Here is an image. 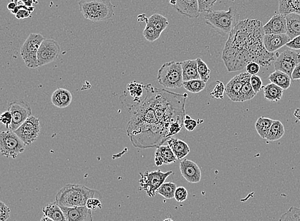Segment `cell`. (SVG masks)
Masks as SVG:
<instances>
[{"mask_svg": "<svg viewBox=\"0 0 300 221\" xmlns=\"http://www.w3.org/2000/svg\"><path fill=\"white\" fill-rule=\"evenodd\" d=\"M131 98L126 104L130 114L126 132L135 147L157 148L183 130L187 94L148 84L142 97Z\"/></svg>", "mask_w": 300, "mask_h": 221, "instance_id": "1", "label": "cell"}, {"mask_svg": "<svg viewBox=\"0 0 300 221\" xmlns=\"http://www.w3.org/2000/svg\"><path fill=\"white\" fill-rule=\"evenodd\" d=\"M264 35L263 23L259 20L239 21L229 34L221 56L228 72L241 71L249 62L265 68L271 66L274 54L264 47Z\"/></svg>", "mask_w": 300, "mask_h": 221, "instance_id": "2", "label": "cell"}, {"mask_svg": "<svg viewBox=\"0 0 300 221\" xmlns=\"http://www.w3.org/2000/svg\"><path fill=\"white\" fill-rule=\"evenodd\" d=\"M96 197L103 200L99 191L90 189L83 185H65L55 196V202L60 207H74L85 206L90 198Z\"/></svg>", "mask_w": 300, "mask_h": 221, "instance_id": "3", "label": "cell"}, {"mask_svg": "<svg viewBox=\"0 0 300 221\" xmlns=\"http://www.w3.org/2000/svg\"><path fill=\"white\" fill-rule=\"evenodd\" d=\"M206 24L218 34L227 36L239 21L238 10L233 7L226 11H211L204 16Z\"/></svg>", "mask_w": 300, "mask_h": 221, "instance_id": "4", "label": "cell"}, {"mask_svg": "<svg viewBox=\"0 0 300 221\" xmlns=\"http://www.w3.org/2000/svg\"><path fill=\"white\" fill-rule=\"evenodd\" d=\"M78 6L83 17L94 22L107 21L114 15L111 0H80Z\"/></svg>", "mask_w": 300, "mask_h": 221, "instance_id": "5", "label": "cell"}, {"mask_svg": "<svg viewBox=\"0 0 300 221\" xmlns=\"http://www.w3.org/2000/svg\"><path fill=\"white\" fill-rule=\"evenodd\" d=\"M159 84L169 89H179L183 86L182 66L181 62H165L158 70Z\"/></svg>", "mask_w": 300, "mask_h": 221, "instance_id": "6", "label": "cell"}, {"mask_svg": "<svg viewBox=\"0 0 300 221\" xmlns=\"http://www.w3.org/2000/svg\"><path fill=\"white\" fill-rule=\"evenodd\" d=\"M44 40V38L42 35L32 33L22 44L20 50V54L29 69H35L39 67L37 61V54L40 44Z\"/></svg>", "mask_w": 300, "mask_h": 221, "instance_id": "7", "label": "cell"}, {"mask_svg": "<svg viewBox=\"0 0 300 221\" xmlns=\"http://www.w3.org/2000/svg\"><path fill=\"white\" fill-rule=\"evenodd\" d=\"M25 147L26 145L13 131H5L0 135V150L4 156L16 159L24 151Z\"/></svg>", "mask_w": 300, "mask_h": 221, "instance_id": "8", "label": "cell"}, {"mask_svg": "<svg viewBox=\"0 0 300 221\" xmlns=\"http://www.w3.org/2000/svg\"><path fill=\"white\" fill-rule=\"evenodd\" d=\"M172 173V171H168L165 173L161 172V170L153 172L147 171L144 173H140V190L144 191L148 197H155L156 194H158L159 188Z\"/></svg>", "mask_w": 300, "mask_h": 221, "instance_id": "9", "label": "cell"}, {"mask_svg": "<svg viewBox=\"0 0 300 221\" xmlns=\"http://www.w3.org/2000/svg\"><path fill=\"white\" fill-rule=\"evenodd\" d=\"M8 110L12 115V122L9 130L13 132L32 115L31 107L24 100H16L10 102Z\"/></svg>", "mask_w": 300, "mask_h": 221, "instance_id": "10", "label": "cell"}, {"mask_svg": "<svg viewBox=\"0 0 300 221\" xmlns=\"http://www.w3.org/2000/svg\"><path fill=\"white\" fill-rule=\"evenodd\" d=\"M14 132L26 146H29L36 141L39 137L40 132V120L31 115Z\"/></svg>", "mask_w": 300, "mask_h": 221, "instance_id": "11", "label": "cell"}, {"mask_svg": "<svg viewBox=\"0 0 300 221\" xmlns=\"http://www.w3.org/2000/svg\"><path fill=\"white\" fill-rule=\"evenodd\" d=\"M60 47L59 43L54 39H44L40 44L37 54L39 67L52 64L59 57Z\"/></svg>", "mask_w": 300, "mask_h": 221, "instance_id": "12", "label": "cell"}, {"mask_svg": "<svg viewBox=\"0 0 300 221\" xmlns=\"http://www.w3.org/2000/svg\"><path fill=\"white\" fill-rule=\"evenodd\" d=\"M300 62V54L299 52L286 50L280 54L274 61V67L276 70H279L286 73L291 77L292 73L295 67Z\"/></svg>", "mask_w": 300, "mask_h": 221, "instance_id": "13", "label": "cell"}, {"mask_svg": "<svg viewBox=\"0 0 300 221\" xmlns=\"http://www.w3.org/2000/svg\"><path fill=\"white\" fill-rule=\"evenodd\" d=\"M252 75L246 73H241L234 77L226 85L225 92L229 99L234 102H238V97L242 88Z\"/></svg>", "mask_w": 300, "mask_h": 221, "instance_id": "14", "label": "cell"}, {"mask_svg": "<svg viewBox=\"0 0 300 221\" xmlns=\"http://www.w3.org/2000/svg\"><path fill=\"white\" fill-rule=\"evenodd\" d=\"M169 3L183 16L191 19L200 16L198 0H169Z\"/></svg>", "mask_w": 300, "mask_h": 221, "instance_id": "15", "label": "cell"}, {"mask_svg": "<svg viewBox=\"0 0 300 221\" xmlns=\"http://www.w3.org/2000/svg\"><path fill=\"white\" fill-rule=\"evenodd\" d=\"M60 207L64 212L65 219L67 221H92L94 220L92 217V210L89 209L86 205L74 207Z\"/></svg>", "mask_w": 300, "mask_h": 221, "instance_id": "16", "label": "cell"}, {"mask_svg": "<svg viewBox=\"0 0 300 221\" xmlns=\"http://www.w3.org/2000/svg\"><path fill=\"white\" fill-rule=\"evenodd\" d=\"M180 171L183 177L188 182L195 184L201 180L202 172L196 163L189 160L181 161L180 163Z\"/></svg>", "mask_w": 300, "mask_h": 221, "instance_id": "17", "label": "cell"}, {"mask_svg": "<svg viewBox=\"0 0 300 221\" xmlns=\"http://www.w3.org/2000/svg\"><path fill=\"white\" fill-rule=\"evenodd\" d=\"M263 29L265 35L286 34L287 27L286 15H274L271 19L264 25Z\"/></svg>", "mask_w": 300, "mask_h": 221, "instance_id": "18", "label": "cell"}, {"mask_svg": "<svg viewBox=\"0 0 300 221\" xmlns=\"http://www.w3.org/2000/svg\"><path fill=\"white\" fill-rule=\"evenodd\" d=\"M291 39L287 34L264 35V45L267 51L274 52L282 48Z\"/></svg>", "mask_w": 300, "mask_h": 221, "instance_id": "19", "label": "cell"}, {"mask_svg": "<svg viewBox=\"0 0 300 221\" xmlns=\"http://www.w3.org/2000/svg\"><path fill=\"white\" fill-rule=\"evenodd\" d=\"M174 153L169 147V145H161L157 147L155 152V163L157 167L164 165H170L178 162Z\"/></svg>", "mask_w": 300, "mask_h": 221, "instance_id": "20", "label": "cell"}, {"mask_svg": "<svg viewBox=\"0 0 300 221\" xmlns=\"http://www.w3.org/2000/svg\"><path fill=\"white\" fill-rule=\"evenodd\" d=\"M51 100L55 107L64 109L69 107L72 101L71 92L64 88H59L53 93Z\"/></svg>", "mask_w": 300, "mask_h": 221, "instance_id": "21", "label": "cell"}, {"mask_svg": "<svg viewBox=\"0 0 300 221\" xmlns=\"http://www.w3.org/2000/svg\"><path fill=\"white\" fill-rule=\"evenodd\" d=\"M167 144L178 160H183L190 152V147L187 143L177 138L170 137L167 140Z\"/></svg>", "mask_w": 300, "mask_h": 221, "instance_id": "22", "label": "cell"}, {"mask_svg": "<svg viewBox=\"0 0 300 221\" xmlns=\"http://www.w3.org/2000/svg\"><path fill=\"white\" fill-rule=\"evenodd\" d=\"M182 66L184 82L201 79L198 72L197 61L196 59L186 60L181 62Z\"/></svg>", "mask_w": 300, "mask_h": 221, "instance_id": "23", "label": "cell"}, {"mask_svg": "<svg viewBox=\"0 0 300 221\" xmlns=\"http://www.w3.org/2000/svg\"><path fill=\"white\" fill-rule=\"evenodd\" d=\"M287 30L286 34L293 39L300 35V14L291 13L286 15Z\"/></svg>", "mask_w": 300, "mask_h": 221, "instance_id": "24", "label": "cell"}, {"mask_svg": "<svg viewBox=\"0 0 300 221\" xmlns=\"http://www.w3.org/2000/svg\"><path fill=\"white\" fill-rule=\"evenodd\" d=\"M264 97L266 100L271 102H279L283 96L284 90L279 85L271 82L263 87Z\"/></svg>", "mask_w": 300, "mask_h": 221, "instance_id": "25", "label": "cell"}, {"mask_svg": "<svg viewBox=\"0 0 300 221\" xmlns=\"http://www.w3.org/2000/svg\"><path fill=\"white\" fill-rule=\"evenodd\" d=\"M269 81L274 83L279 86L281 87L284 90L288 89L291 86L292 83V78L290 77L286 73L276 70L272 73L268 77Z\"/></svg>", "mask_w": 300, "mask_h": 221, "instance_id": "26", "label": "cell"}, {"mask_svg": "<svg viewBox=\"0 0 300 221\" xmlns=\"http://www.w3.org/2000/svg\"><path fill=\"white\" fill-rule=\"evenodd\" d=\"M42 212L53 221L66 220L61 207L56 202L47 204L42 208Z\"/></svg>", "mask_w": 300, "mask_h": 221, "instance_id": "27", "label": "cell"}, {"mask_svg": "<svg viewBox=\"0 0 300 221\" xmlns=\"http://www.w3.org/2000/svg\"><path fill=\"white\" fill-rule=\"evenodd\" d=\"M279 11L280 14H300V0H279Z\"/></svg>", "mask_w": 300, "mask_h": 221, "instance_id": "28", "label": "cell"}, {"mask_svg": "<svg viewBox=\"0 0 300 221\" xmlns=\"http://www.w3.org/2000/svg\"><path fill=\"white\" fill-rule=\"evenodd\" d=\"M285 134L284 125L279 120H273L266 139L268 141H277L284 136Z\"/></svg>", "mask_w": 300, "mask_h": 221, "instance_id": "29", "label": "cell"}, {"mask_svg": "<svg viewBox=\"0 0 300 221\" xmlns=\"http://www.w3.org/2000/svg\"><path fill=\"white\" fill-rule=\"evenodd\" d=\"M273 120L266 117H260L257 120L255 127L262 139H266Z\"/></svg>", "mask_w": 300, "mask_h": 221, "instance_id": "30", "label": "cell"}, {"mask_svg": "<svg viewBox=\"0 0 300 221\" xmlns=\"http://www.w3.org/2000/svg\"><path fill=\"white\" fill-rule=\"evenodd\" d=\"M147 23L152 25L161 34L169 24L168 19L165 16L159 14L152 15L149 18L147 19Z\"/></svg>", "mask_w": 300, "mask_h": 221, "instance_id": "31", "label": "cell"}, {"mask_svg": "<svg viewBox=\"0 0 300 221\" xmlns=\"http://www.w3.org/2000/svg\"><path fill=\"white\" fill-rule=\"evenodd\" d=\"M225 90L226 86L223 82L216 80L209 85L208 93L212 99L223 100Z\"/></svg>", "mask_w": 300, "mask_h": 221, "instance_id": "32", "label": "cell"}, {"mask_svg": "<svg viewBox=\"0 0 300 221\" xmlns=\"http://www.w3.org/2000/svg\"><path fill=\"white\" fill-rule=\"evenodd\" d=\"M206 82L201 79L188 80L183 82V87L191 93H198L205 89Z\"/></svg>", "mask_w": 300, "mask_h": 221, "instance_id": "33", "label": "cell"}, {"mask_svg": "<svg viewBox=\"0 0 300 221\" xmlns=\"http://www.w3.org/2000/svg\"><path fill=\"white\" fill-rule=\"evenodd\" d=\"M176 189L177 186L174 183L164 182L159 188L157 193L166 199H172L174 198Z\"/></svg>", "mask_w": 300, "mask_h": 221, "instance_id": "34", "label": "cell"}, {"mask_svg": "<svg viewBox=\"0 0 300 221\" xmlns=\"http://www.w3.org/2000/svg\"><path fill=\"white\" fill-rule=\"evenodd\" d=\"M256 92H255L251 84V80H249L244 84L243 88H242L238 97V102L249 101V100L253 99L256 96Z\"/></svg>", "mask_w": 300, "mask_h": 221, "instance_id": "35", "label": "cell"}, {"mask_svg": "<svg viewBox=\"0 0 300 221\" xmlns=\"http://www.w3.org/2000/svg\"><path fill=\"white\" fill-rule=\"evenodd\" d=\"M127 89L131 97L138 99L144 94L145 85H143V83L133 81L128 85Z\"/></svg>", "mask_w": 300, "mask_h": 221, "instance_id": "36", "label": "cell"}, {"mask_svg": "<svg viewBox=\"0 0 300 221\" xmlns=\"http://www.w3.org/2000/svg\"><path fill=\"white\" fill-rule=\"evenodd\" d=\"M34 7H29L19 5L16 8L12 11V13L16 16L17 19L28 18L31 16L32 12L34 11Z\"/></svg>", "mask_w": 300, "mask_h": 221, "instance_id": "37", "label": "cell"}, {"mask_svg": "<svg viewBox=\"0 0 300 221\" xmlns=\"http://www.w3.org/2000/svg\"><path fill=\"white\" fill-rule=\"evenodd\" d=\"M196 61H197L198 72L201 79L206 82H208L210 79V69H209L206 62H204L200 57H198Z\"/></svg>", "mask_w": 300, "mask_h": 221, "instance_id": "38", "label": "cell"}, {"mask_svg": "<svg viewBox=\"0 0 300 221\" xmlns=\"http://www.w3.org/2000/svg\"><path fill=\"white\" fill-rule=\"evenodd\" d=\"M161 34L156 30L155 27H154L152 25L149 23H147L143 32V37H145V39L147 40V41L150 42L156 41V40H158L159 38L161 37Z\"/></svg>", "mask_w": 300, "mask_h": 221, "instance_id": "39", "label": "cell"}, {"mask_svg": "<svg viewBox=\"0 0 300 221\" xmlns=\"http://www.w3.org/2000/svg\"><path fill=\"white\" fill-rule=\"evenodd\" d=\"M280 220L300 221V208L292 207L280 218Z\"/></svg>", "mask_w": 300, "mask_h": 221, "instance_id": "40", "label": "cell"}, {"mask_svg": "<svg viewBox=\"0 0 300 221\" xmlns=\"http://www.w3.org/2000/svg\"><path fill=\"white\" fill-rule=\"evenodd\" d=\"M218 0H198V9L200 13L211 11Z\"/></svg>", "mask_w": 300, "mask_h": 221, "instance_id": "41", "label": "cell"}, {"mask_svg": "<svg viewBox=\"0 0 300 221\" xmlns=\"http://www.w3.org/2000/svg\"><path fill=\"white\" fill-rule=\"evenodd\" d=\"M251 84L252 87H253L255 92H256L257 94L260 92L261 90L263 89V81H262L261 78L258 76V75H252L251 78Z\"/></svg>", "mask_w": 300, "mask_h": 221, "instance_id": "42", "label": "cell"}, {"mask_svg": "<svg viewBox=\"0 0 300 221\" xmlns=\"http://www.w3.org/2000/svg\"><path fill=\"white\" fill-rule=\"evenodd\" d=\"M198 122L195 119L191 117L190 115H186L184 120V127L188 132H193L197 127Z\"/></svg>", "mask_w": 300, "mask_h": 221, "instance_id": "43", "label": "cell"}, {"mask_svg": "<svg viewBox=\"0 0 300 221\" xmlns=\"http://www.w3.org/2000/svg\"><path fill=\"white\" fill-rule=\"evenodd\" d=\"M188 191L184 187H179L176 189L174 198L178 202H185L188 198Z\"/></svg>", "mask_w": 300, "mask_h": 221, "instance_id": "44", "label": "cell"}, {"mask_svg": "<svg viewBox=\"0 0 300 221\" xmlns=\"http://www.w3.org/2000/svg\"><path fill=\"white\" fill-rule=\"evenodd\" d=\"M11 210L8 206L1 201L0 202V221H7L11 216Z\"/></svg>", "mask_w": 300, "mask_h": 221, "instance_id": "45", "label": "cell"}, {"mask_svg": "<svg viewBox=\"0 0 300 221\" xmlns=\"http://www.w3.org/2000/svg\"><path fill=\"white\" fill-rule=\"evenodd\" d=\"M102 201V200L99 199V198L96 197L90 198L87 200L86 206H87L89 209L92 210H95L97 209V208L102 209L103 208Z\"/></svg>", "mask_w": 300, "mask_h": 221, "instance_id": "46", "label": "cell"}, {"mask_svg": "<svg viewBox=\"0 0 300 221\" xmlns=\"http://www.w3.org/2000/svg\"><path fill=\"white\" fill-rule=\"evenodd\" d=\"M0 120H1L2 124L6 127L7 129L9 130L12 122V115L11 112L8 110V111L2 113L1 117H0Z\"/></svg>", "mask_w": 300, "mask_h": 221, "instance_id": "47", "label": "cell"}, {"mask_svg": "<svg viewBox=\"0 0 300 221\" xmlns=\"http://www.w3.org/2000/svg\"><path fill=\"white\" fill-rule=\"evenodd\" d=\"M246 70L251 75H257L260 71V65L256 62H249L246 65Z\"/></svg>", "mask_w": 300, "mask_h": 221, "instance_id": "48", "label": "cell"}, {"mask_svg": "<svg viewBox=\"0 0 300 221\" xmlns=\"http://www.w3.org/2000/svg\"><path fill=\"white\" fill-rule=\"evenodd\" d=\"M286 46L290 49L300 50V35L294 38L291 41L287 43Z\"/></svg>", "mask_w": 300, "mask_h": 221, "instance_id": "49", "label": "cell"}, {"mask_svg": "<svg viewBox=\"0 0 300 221\" xmlns=\"http://www.w3.org/2000/svg\"><path fill=\"white\" fill-rule=\"evenodd\" d=\"M291 78L292 80H300V62L295 67L292 73Z\"/></svg>", "mask_w": 300, "mask_h": 221, "instance_id": "50", "label": "cell"}, {"mask_svg": "<svg viewBox=\"0 0 300 221\" xmlns=\"http://www.w3.org/2000/svg\"><path fill=\"white\" fill-rule=\"evenodd\" d=\"M17 4L15 3V2H11L8 4L7 6V9L9 10L10 11L12 12L16 8Z\"/></svg>", "mask_w": 300, "mask_h": 221, "instance_id": "51", "label": "cell"}, {"mask_svg": "<svg viewBox=\"0 0 300 221\" xmlns=\"http://www.w3.org/2000/svg\"><path fill=\"white\" fill-rule=\"evenodd\" d=\"M25 4V6L31 7L33 3H35V0H21Z\"/></svg>", "mask_w": 300, "mask_h": 221, "instance_id": "52", "label": "cell"}, {"mask_svg": "<svg viewBox=\"0 0 300 221\" xmlns=\"http://www.w3.org/2000/svg\"><path fill=\"white\" fill-rule=\"evenodd\" d=\"M41 220H44V221H52V220L51 219V218H50L49 217H47V216L46 215H43L42 217L41 218V219H40Z\"/></svg>", "mask_w": 300, "mask_h": 221, "instance_id": "53", "label": "cell"}]
</instances>
